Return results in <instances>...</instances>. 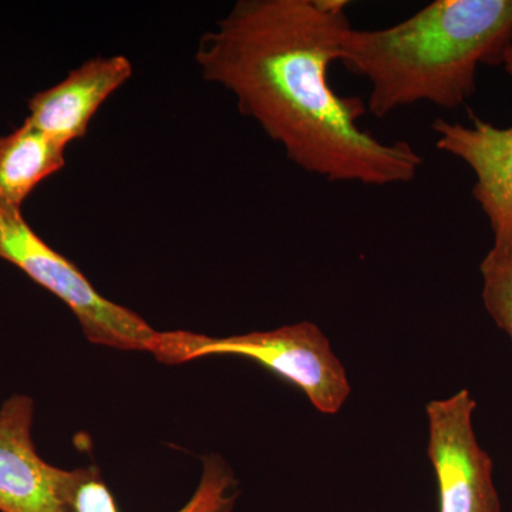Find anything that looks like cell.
I'll list each match as a JSON object with an SVG mask.
<instances>
[{
    "label": "cell",
    "instance_id": "9c48e42d",
    "mask_svg": "<svg viewBox=\"0 0 512 512\" xmlns=\"http://www.w3.org/2000/svg\"><path fill=\"white\" fill-rule=\"evenodd\" d=\"M57 488L70 512H120L109 485L94 466L56 468ZM237 500V480L221 457L211 456L202 467L200 483L177 512H231Z\"/></svg>",
    "mask_w": 512,
    "mask_h": 512
},
{
    "label": "cell",
    "instance_id": "7a4b0ae2",
    "mask_svg": "<svg viewBox=\"0 0 512 512\" xmlns=\"http://www.w3.org/2000/svg\"><path fill=\"white\" fill-rule=\"evenodd\" d=\"M511 40L512 0H437L390 28H350L339 62L369 82L377 117L423 101L453 110L476 92L478 66L503 63Z\"/></svg>",
    "mask_w": 512,
    "mask_h": 512
},
{
    "label": "cell",
    "instance_id": "8992f818",
    "mask_svg": "<svg viewBox=\"0 0 512 512\" xmlns=\"http://www.w3.org/2000/svg\"><path fill=\"white\" fill-rule=\"evenodd\" d=\"M433 130L437 148L476 174L473 195L490 222L493 248L512 247V127H495L471 114L470 126L437 119Z\"/></svg>",
    "mask_w": 512,
    "mask_h": 512
},
{
    "label": "cell",
    "instance_id": "8fae6325",
    "mask_svg": "<svg viewBox=\"0 0 512 512\" xmlns=\"http://www.w3.org/2000/svg\"><path fill=\"white\" fill-rule=\"evenodd\" d=\"M480 271L485 309L512 340V247L491 248Z\"/></svg>",
    "mask_w": 512,
    "mask_h": 512
},
{
    "label": "cell",
    "instance_id": "277c9868",
    "mask_svg": "<svg viewBox=\"0 0 512 512\" xmlns=\"http://www.w3.org/2000/svg\"><path fill=\"white\" fill-rule=\"evenodd\" d=\"M0 259L59 298L94 345L153 352L160 332L136 312L104 298L76 265L33 231L22 210L0 208Z\"/></svg>",
    "mask_w": 512,
    "mask_h": 512
},
{
    "label": "cell",
    "instance_id": "5b68a950",
    "mask_svg": "<svg viewBox=\"0 0 512 512\" xmlns=\"http://www.w3.org/2000/svg\"><path fill=\"white\" fill-rule=\"evenodd\" d=\"M476 406L467 389L427 404V454L439 484V512H501L493 458L474 431Z\"/></svg>",
    "mask_w": 512,
    "mask_h": 512
},
{
    "label": "cell",
    "instance_id": "52a82bcc",
    "mask_svg": "<svg viewBox=\"0 0 512 512\" xmlns=\"http://www.w3.org/2000/svg\"><path fill=\"white\" fill-rule=\"evenodd\" d=\"M35 412L28 394H12L0 406V512H70L57 488V467L37 453Z\"/></svg>",
    "mask_w": 512,
    "mask_h": 512
},
{
    "label": "cell",
    "instance_id": "30bf717a",
    "mask_svg": "<svg viewBox=\"0 0 512 512\" xmlns=\"http://www.w3.org/2000/svg\"><path fill=\"white\" fill-rule=\"evenodd\" d=\"M66 164V148L28 120L0 137V208L22 210L37 185Z\"/></svg>",
    "mask_w": 512,
    "mask_h": 512
},
{
    "label": "cell",
    "instance_id": "6da1fadb",
    "mask_svg": "<svg viewBox=\"0 0 512 512\" xmlns=\"http://www.w3.org/2000/svg\"><path fill=\"white\" fill-rule=\"evenodd\" d=\"M345 0H239L201 37L195 60L286 157L332 183H410L423 158L357 124L367 107L329 83L350 26Z\"/></svg>",
    "mask_w": 512,
    "mask_h": 512
},
{
    "label": "cell",
    "instance_id": "3957f363",
    "mask_svg": "<svg viewBox=\"0 0 512 512\" xmlns=\"http://www.w3.org/2000/svg\"><path fill=\"white\" fill-rule=\"evenodd\" d=\"M151 355L168 365L207 356L247 357L298 387L323 414L338 413L352 390L345 366L325 333L312 322L228 338L185 330L160 332Z\"/></svg>",
    "mask_w": 512,
    "mask_h": 512
},
{
    "label": "cell",
    "instance_id": "ba28073f",
    "mask_svg": "<svg viewBox=\"0 0 512 512\" xmlns=\"http://www.w3.org/2000/svg\"><path fill=\"white\" fill-rule=\"evenodd\" d=\"M133 74L126 56L97 57L67 74L62 82L29 100L28 120L50 140L67 148L86 136L94 114Z\"/></svg>",
    "mask_w": 512,
    "mask_h": 512
},
{
    "label": "cell",
    "instance_id": "7c38bea8",
    "mask_svg": "<svg viewBox=\"0 0 512 512\" xmlns=\"http://www.w3.org/2000/svg\"><path fill=\"white\" fill-rule=\"evenodd\" d=\"M503 63L505 70H507V73L512 77V40L507 49H505Z\"/></svg>",
    "mask_w": 512,
    "mask_h": 512
}]
</instances>
